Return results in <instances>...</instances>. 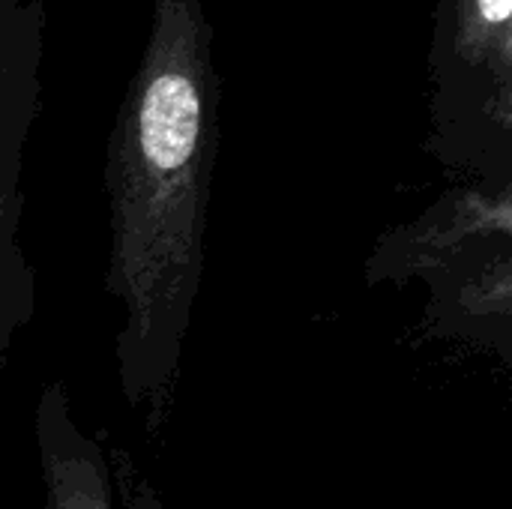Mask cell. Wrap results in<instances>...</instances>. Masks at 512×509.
Here are the masks:
<instances>
[{
  "label": "cell",
  "mask_w": 512,
  "mask_h": 509,
  "mask_svg": "<svg viewBox=\"0 0 512 509\" xmlns=\"http://www.w3.org/2000/svg\"><path fill=\"white\" fill-rule=\"evenodd\" d=\"M426 153L465 183L512 186V0H438Z\"/></svg>",
  "instance_id": "3"
},
{
  "label": "cell",
  "mask_w": 512,
  "mask_h": 509,
  "mask_svg": "<svg viewBox=\"0 0 512 509\" xmlns=\"http://www.w3.org/2000/svg\"><path fill=\"white\" fill-rule=\"evenodd\" d=\"M423 279V336L468 342L512 360V186L462 183L414 222L390 228L366 282Z\"/></svg>",
  "instance_id": "2"
},
{
  "label": "cell",
  "mask_w": 512,
  "mask_h": 509,
  "mask_svg": "<svg viewBox=\"0 0 512 509\" xmlns=\"http://www.w3.org/2000/svg\"><path fill=\"white\" fill-rule=\"evenodd\" d=\"M33 435L45 489L42 509H114L108 456L75 423L63 381L45 384L33 414Z\"/></svg>",
  "instance_id": "5"
},
{
  "label": "cell",
  "mask_w": 512,
  "mask_h": 509,
  "mask_svg": "<svg viewBox=\"0 0 512 509\" xmlns=\"http://www.w3.org/2000/svg\"><path fill=\"white\" fill-rule=\"evenodd\" d=\"M150 36L105 147V291L123 309L120 390L159 432L204 276L222 84L204 0H150Z\"/></svg>",
  "instance_id": "1"
},
{
  "label": "cell",
  "mask_w": 512,
  "mask_h": 509,
  "mask_svg": "<svg viewBox=\"0 0 512 509\" xmlns=\"http://www.w3.org/2000/svg\"><path fill=\"white\" fill-rule=\"evenodd\" d=\"M42 48L45 0H0V366L36 309L18 222L24 144L42 105Z\"/></svg>",
  "instance_id": "4"
},
{
  "label": "cell",
  "mask_w": 512,
  "mask_h": 509,
  "mask_svg": "<svg viewBox=\"0 0 512 509\" xmlns=\"http://www.w3.org/2000/svg\"><path fill=\"white\" fill-rule=\"evenodd\" d=\"M3 369H6V366H0V375H3Z\"/></svg>",
  "instance_id": "6"
}]
</instances>
